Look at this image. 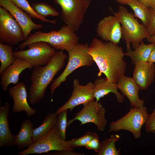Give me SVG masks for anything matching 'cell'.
I'll use <instances>...</instances> for the list:
<instances>
[{
    "mask_svg": "<svg viewBox=\"0 0 155 155\" xmlns=\"http://www.w3.org/2000/svg\"><path fill=\"white\" fill-rule=\"evenodd\" d=\"M89 53L99 69L98 77L103 73L108 81L117 83L124 75L127 66L125 54L117 44L94 38L89 46Z\"/></svg>",
    "mask_w": 155,
    "mask_h": 155,
    "instance_id": "cell-1",
    "label": "cell"
},
{
    "mask_svg": "<svg viewBox=\"0 0 155 155\" xmlns=\"http://www.w3.org/2000/svg\"><path fill=\"white\" fill-rule=\"evenodd\" d=\"M67 57L63 51H56L46 65L34 67L30 77L29 99L30 104H36L44 98L47 88L63 68Z\"/></svg>",
    "mask_w": 155,
    "mask_h": 155,
    "instance_id": "cell-2",
    "label": "cell"
},
{
    "mask_svg": "<svg viewBox=\"0 0 155 155\" xmlns=\"http://www.w3.org/2000/svg\"><path fill=\"white\" fill-rule=\"evenodd\" d=\"M75 32L67 25L58 31L52 30L48 32L38 31L31 34L19 44L18 47L23 50L31 43L43 41L48 43L55 49L67 51L78 43L79 38Z\"/></svg>",
    "mask_w": 155,
    "mask_h": 155,
    "instance_id": "cell-3",
    "label": "cell"
},
{
    "mask_svg": "<svg viewBox=\"0 0 155 155\" xmlns=\"http://www.w3.org/2000/svg\"><path fill=\"white\" fill-rule=\"evenodd\" d=\"M112 12L122 25V38L125 41L127 51L131 49V43L134 50L144 39L151 36L146 27L140 23L135 18V16L123 6H120L117 12Z\"/></svg>",
    "mask_w": 155,
    "mask_h": 155,
    "instance_id": "cell-4",
    "label": "cell"
},
{
    "mask_svg": "<svg viewBox=\"0 0 155 155\" xmlns=\"http://www.w3.org/2000/svg\"><path fill=\"white\" fill-rule=\"evenodd\" d=\"M89 46L87 43H78L67 52L68 60L62 73L54 80L50 87L51 98L55 89L66 80L67 77L76 69L83 66H90L94 62L89 53Z\"/></svg>",
    "mask_w": 155,
    "mask_h": 155,
    "instance_id": "cell-5",
    "label": "cell"
},
{
    "mask_svg": "<svg viewBox=\"0 0 155 155\" xmlns=\"http://www.w3.org/2000/svg\"><path fill=\"white\" fill-rule=\"evenodd\" d=\"M148 116L147 108L145 106L131 107L123 116L110 123L108 132L126 130L132 134L134 139H138L142 135L141 129L147 122Z\"/></svg>",
    "mask_w": 155,
    "mask_h": 155,
    "instance_id": "cell-6",
    "label": "cell"
},
{
    "mask_svg": "<svg viewBox=\"0 0 155 155\" xmlns=\"http://www.w3.org/2000/svg\"><path fill=\"white\" fill-rule=\"evenodd\" d=\"M61 8V18L75 32L82 23L92 0H53Z\"/></svg>",
    "mask_w": 155,
    "mask_h": 155,
    "instance_id": "cell-7",
    "label": "cell"
},
{
    "mask_svg": "<svg viewBox=\"0 0 155 155\" xmlns=\"http://www.w3.org/2000/svg\"><path fill=\"white\" fill-rule=\"evenodd\" d=\"M70 147L68 141L64 140L61 137L56 125L46 134L32 144L26 149L18 153L19 155L47 153L55 150L63 151L73 150Z\"/></svg>",
    "mask_w": 155,
    "mask_h": 155,
    "instance_id": "cell-8",
    "label": "cell"
},
{
    "mask_svg": "<svg viewBox=\"0 0 155 155\" xmlns=\"http://www.w3.org/2000/svg\"><path fill=\"white\" fill-rule=\"evenodd\" d=\"M28 46L27 49L14 52V55L16 58L24 59L34 67L46 65L56 52L55 49L44 42H34Z\"/></svg>",
    "mask_w": 155,
    "mask_h": 155,
    "instance_id": "cell-9",
    "label": "cell"
},
{
    "mask_svg": "<svg viewBox=\"0 0 155 155\" xmlns=\"http://www.w3.org/2000/svg\"><path fill=\"white\" fill-rule=\"evenodd\" d=\"M82 109L77 113L75 117L67 122V127L74 121L81 122L80 126L89 123L95 125L99 131H104L108 123L106 117V111L100 102L94 100L83 104Z\"/></svg>",
    "mask_w": 155,
    "mask_h": 155,
    "instance_id": "cell-10",
    "label": "cell"
},
{
    "mask_svg": "<svg viewBox=\"0 0 155 155\" xmlns=\"http://www.w3.org/2000/svg\"><path fill=\"white\" fill-rule=\"evenodd\" d=\"M26 39L20 25L9 12L0 7V42L15 45Z\"/></svg>",
    "mask_w": 155,
    "mask_h": 155,
    "instance_id": "cell-11",
    "label": "cell"
},
{
    "mask_svg": "<svg viewBox=\"0 0 155 155\" xmlns=\"http://www.w3.org/2000/svg\"><path fill=\"white\" fill-rule=\"evenodd\" d=\"M73 90L71 95L68 100L59 108L55 112L58 115L65 110L72 111L76 106L83 105L94 100L93 95L94 83L89 82L85 85H82L79 80L74 79L73 81Z\"/></svg>",
    "mask_w": 155,
    "mask_h": 155,
    "instance_id": "cell-12",
    "label": "cell"
},
{
    "mask_svg": "<svg viewBox=\"0 0 155 155\" xmlns=\"http://www.w3.org/2000/svg\"><path fill=\"white\" fill-rule=\"evenodd\" d=\"M0 6L8 11L21 27L25 39L31 34V31L39 30L43 27L32 20L31 17L27 13L17 7L12 0H0Z\"/></svg>",
    "mask_w": 155,
    "mask_h": 155,
    "instance_id": "cell-13",
    "label": "cell"
},
{
    "mask_svg": "<svg viewBox=\"0 0 155 155\" xmlns=\"http://www.w3.org/2000/svg\"><path fill=\"white\" fill-rule=\"evenodd\" d=\"M96 31L103 40L115 44L119 43L122 38L121 23L114 16L104 17L98 23Z\"/></svg>",
    "mask_w": 155,
    "mask_h": 155,
    "instance_id": "cell-14",
    "label": "cell"
},
{
    "mask_svg": "<svg viewBox=\"0 0 155 155\" xmlns=\"http://www.w3.org/2000/svg\"><path fill=\"white\" fill-rule=\"evenodd\" d=\"M8 92L13 100L12 108L13 112L18 113L24 111L28 116L34 115L36 113V110L31 108L28 103L26 87L23 83L20 82L14 86L9 88Z\"/></svg>",
    "mask_w": 155,
    "mask_h": 155,
    "instance_id": "cell-15",
    "label": "cell"
},
{
    "mask_svg": "<svg viewBox=\"0 0 155 155\" xmlns=\"http://www.w3.org/2000/svg\"><path fill=\"white\" fill-rule=\"evenodd\" d=\"M33 67L24 59L16 58L14 62L0 75V84L2 90L6 91L10 84H17L22 72L26 69H31Z\"/></svg>",
    "mask_w": 155,
    "mask_h": 155,
    "instance_id": "cell-16",
    "label": "cell"
},
{
    "mask_svg": "<svg viewBox=\"0 0 155 155\" xmlns=\"http://www.w3.org/2000/svg\"><path fill=\"white\" fill-rule=\"evenodd\" d=\"M132 78L142 90L147 89L154 82L155 78L154 63L142 62L135 64Z\"/></svg>",
    "mask_w": 155,
    "mask_h": 155,
    "instance_id": "cell-17",
    "label": "cell"
},
{
    "mask_svg": "<svg viewBox=\"0 0 155 155\" xmlns=\"http://www.w3.org/2000/svg\"><path fill=\"white\" fill-rule=\"evenodd\" d=\"M117 84L118 89L129 99L131 107H141L144 106V100L140 99L139 96L140 89L132 78L123 75Z\"/></svg>",
    "mask_w": 155,
    "mask_h": 155,
    "instance_id": "cell-18",
    "label": "cell"
},
{
    "mask_svg": "<svg viewBox=\"0 0 155 155\" xmlns=\"http://www.w3.org/2000/svg\"><path fill=\"white\" fill-rule=\"evenodd\" d=\"M94 84L93 95L96 102H98L101 98L109 93H113L115 95L117 102H124V96L118 92L117 83L109 81L106 78H98L95 80Z\"/></svg>",
    "mask_w": 155,
    "mask_h": 155,
    "instance_id": "cell-19",
    "label": "cell"
},
{
    "mask_svg": "<svg viewBox=\"0 0 155 155\" xmlns=\"http://www.w3.org/2000/svg\"><path fill=\"white\" fill-rule=\"evenodd\" d=\"M10 104L6 102L0 108V147L15 145V135L10 131L8 121Z\"/></svg>",
    "mask_w": 155,
    "mask_h": 155,
    "instance_id": "cell-20",
    "label": "cell"
},
{
    "mask_svg": "<svg viewBox=\"0 0 155 155\" xmlns=\"http://www.w3.org/2000/svg\"><path fill=\"white\" fill-rule=\"evenodd\" d=\"M33 127L32 123L29 119H26L22 123L19 133L15 135V145L18 149L33 143Z\"/></svg>",
    "mask_w": 155,
    "mask_h": 155,
    "instance_id": "cell-21",
    "label": "cell"
},
{
    "mask_svg": "<svg viewBox=\"0 0 155 155\" xmlns=\"http://www.w3.org/2000/svg\"><path fill=\"white\" fill-rule=\"evenodd\" d=\"M122 5H127L134 11L135 16L139 18L146 27L150 22L151 16L150 8L145 5L138 0H117Z\"/></svg>",
    "mask_w": 155,
    "mask_h": 155,
    "instance_id": "cell-22",
    "label": "cell"
},
{
    "mask_svg": "<svg viewBox=\"0 0 155 155\" xmlns=\"http://www.w3.org/2000/svg\"><path fill=\"white\" fill-rule=\"evenodd\" d=\"M155 43L146 44L142 41L137 47L133 50L130 49L124 53L129 57L133 65L139 62H147Z\"/></svg>",
    "mask_w": 155,
    "mask_h": 155,
    "instance_id": "cell-23",
    "label": "cell"
},
{
    "mask_svg": "<svg viewBox=\"0 0 155 155\" xmlns=\"http://www.w3.org/2000/svg\"><path fill=\"white\" fill-rule=\"evenodd\" d=\"M57 115L55 113L47 115L44 118L40 125L33 129V143L46 134L56 125Z\"/></svg>",
    "mask_w": 155,
    "mask_h": 155,
    "instance_id": "cell-24",
    "label": "cell"
},
{
    "mask_svg": "<svg viewBox=\"0 0 155 155\" xmlns=\"http://www.w3.org/2000/svg\"><path fill=\"white\" fill-rule=\"evenodd\" d=\"M120 136L118 134H113L109 138H106L101 142L98 155H120V149L117 150L115 143L119 141Z\"/></svg>",
    "mask_w": 155,
    "mask_h": 155,
    "instance_id": "cell-25",
    "label": "cell"
},
{
    "mask_svg": "<svg viewBox=\"0 0 155 155\" xmlns=\"http://www.w3.org/2000/svg\"><path fill=\"white\" fill-rule=\"evenodd\" d=\"M16 59L11 45L0 42V75L14 62Z\"/></svg>",
    "mask_w": 155,
    "mask_h": 155,
    "instance_id": "cell-26",
    "label": "cell"
},
{
    "mask_svg": "<svg viewBox=\"0 0 155 155\" xmlns=\"http://www.w3.org/2000/svg\"><path fill=\"white\" fill-rule=\"evenodd\" d=\"M17 7L28 13L32 18L39 20L44 22L55 24V20L48 19L38 14L33 9L27 0H12Z\"/></svg>",
    "mask_w": 155,
    "mask_h": 155,
    "instance_id": "cell-27",
    "label": "cell"
},
{
    "mask_svg": "<svg viewBox=\"0 0 155 155\" xmlns=\"http://www.w3.org/2000/svg\"><path fill=\"white\" fill-rule=\"evenodd\" d=\"M31 6L38 14L45 18L58 15V13L55 9L48 3H32Z\"/></svg>",
    "mask_w": 155,
    "mask_h": 155,
    "instance_id": "cell-28",
    "label": "cell"
},
{
    "mask_svg": "<svg viewBox=\"0 0 155 155\" xmlns=\"http://www.w3.org/2000/svg\"><path fill=\"white\" fill-rule=\"evenodd\" d=\"M98 137V134L90 131L86 132L81 137L68 140L70 146L74 149L76 147L85 146L92 139Z\"/></svg>",
    "mask_w": 155,
    "mask_h": 155,
    "instance_id": "cell-29",
    "label": "cell"
},
{
    "mask_svg": "<svg viewBox=\"0 0 155 155\" xmlns=\"http://www.w3.org/2000/svg\"><path fill=\"white\" fill-rule=\"evenodd\" d=\"M67 110L66 109L57 115L56 122V125L61 138L65 141L66 130L67 127Z\"/></svg>",
    "mask_w": 155,
    "mask_h": 155,
    "instance_id": "cell-30",
    "label": "cell"
},
{
    "mask_svg": "<svg viewBox=\"0 0 155 155\" xmlns=\"http://www.w3.org/2000/svg\"><path fill=\"white\" fill-rule=\"evenodd\" d=\"M151 16L150 22L146 27L147 31L151 36L155 34V10L150 8Z\"/></svg>",
    "mask_w": 155,
    "mask_h": 155,
    "instance_id": "cell-31",
    "label": "cell"
},
{
    "mask_svg": "<svg viewBox=\"0 0 155 155\" xmlns=\"http://www.w3.org/2000/svg\"><path fill=\"white\" fill-rule=\"evenodd\" d=\"M100 145L101 142L98 136L92 139L85 147L89 150H93L97 153L99 149Z\"/></svg>",
    "mask_w": 155,
    "mask_h": 155,
    "instance_id": "cell-32",
    "label": "cell"
},
{
    "mask_svg": "<svg viewBox=\"0 0 155 155\" xmlns=\"http://www.w3.org/2000/svg\"><path fill=\"white\" fill-rule=\"evenodd\" d=\"M155 126V108L150 114H149L148 119L145 125L146 131L149 133L150 130Z\"/></svg>",
    "mask_w": 155,
    "mask_h": 155,
    "instance_id": "cell-33",
    "label": "cell"
},
{
    "mask_svg": "<svg viewBox=\"0 0 155 155\" xmlns=\"http://www.w3.org/2000/svg\"><path fill=\"white\" fill-rule=\"evenodd\" d=\"M48 155H84L82 153H79L74 152L73 150H67L63 151H57L53 153H49Z\"/></svg>",
    "mask_w": 155,
    "mask_h": 155,
    "instance_id": "cell-34",
    "label": "cell"
},
{
    "mask_svg": "<svg viewBox=\"0 0 155 155\" xmlns=\"http://www.w3.org/2000/svg\"><path fill=\"white\" fill-rule=\"evenodd\" d=\"M148 61L151 63L155 62V44L152 49Z\"/></svg>",
    "mask_w": 155,
    "mask_h": 155,
    "instance_id": "cell-35",
    "label": "cell"
},
{
    "mask_svg": "<svg viewBox=\"0 0 155 155\" xmlns=\"http://www.w3.org/2000/svg\"><path fill=\"white\" fill-rule=\"evenodd\" d=\"M146 6L150 7L152 0H138Z\"/></svg>",
    "mask_w": 155,
    "mask_h": 155,
    "instance_id": "cell-36",
    "label": "cell"
},
{
    "mask_svg": "<svg viewBox=\"0 0 155 155\" xmlns=\"http://www.w3.org/2000/svg\"><path fill=\"white\" fill-rule=\"evenodd\" d=\"M147 39L148 42L151 43H155V34L151 36Z\"/></svg>",
    "mask_w": 155,
    "mask_h": 155,
    "instance_id": "cell-37",
    "label": "cell"
},
{
    "mask_svg": "<svg viewBox=\"0 0 155 155\" xmlns=\"http://www.w3.org/2000/svg\"><path fill=\"white\" fill-rule=\"evenodd\" d=\"M150 7L155 10V0H152Z\"/></svg>",
    "mask_w": 155,
    "mask_h": 155,
    "instance_id": "cell-38",
    "label": "cell"
},
{
    "mask_svg": "<svg viewBox=\"0 0 155 155\" xmlns=\"http://www.w3.org/2000/svg\"><path fill=\"white\" fill-rule=\"evenodd\" d=\"M155 131V126L152 128L150 130L149 133H151L152 132Z\"/></svg>",
    "mask_w": 155,
    "mask_h": 155,
    "instance_id": "cell-39",
    "label": "cell"
},
{
    "mask_svg": "<svg viewBox=\"0 0 155 155\" xmlns=\"http://www.w3.org/2000/svg\"><path fill=\"white\" fill-rule=\"evenodd\" d=\"M151 133H155V131H153Z\"/></svg>",
    "mask_w": 155,
    "mask_h": 155,
    "instance_id": "cell-40",
    "label": "cell"
}]
</instances>
